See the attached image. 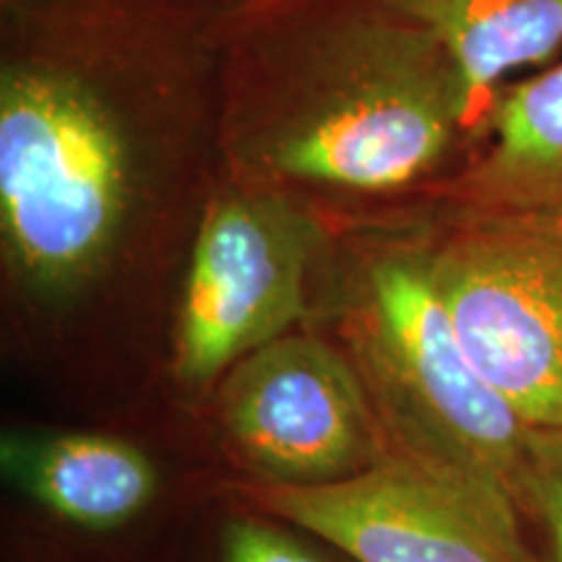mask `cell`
I'll return each instance as SVG.
<instances>
[{
  "mask_svg": "<svg viewBox=\"0 0 562 562\" xmlns=\"http://www.w3.org/2000/svg\"><path fill=\"white\" fill-rule=\"evenodd\" d=\"M232 128L237 161L261 178L389 193L440 172L472 117L440 42L357 0L273 47Z\"/></svg>",
  "mask_w": 562,
  "mask_h": 562,
  "instance_id": "1",
  "label": "cell"
},
{
  "mask_svg": "<svg viewBox=\"0 0 562 562\" xmlns=\"http://www.w3.org/2000/svg\"><path fill=\"white\" fill-rule=\"evenodd\" d=\"M341 331L389 453L482 484L521 513L533 430L469 357L425 245L385 248L360 266Z\"/></svg>",
  "mask_w": 562,
  "mask_h": 562,
  "instance_id": "2",
  "label": "cell"
},
{
  "mask_svg": "<svg viewBox=\"0 0 562 562\" xmlns=\"http://www.w3.org/2000/svg\"><path fill=\"white\" fill-rule=\"evenodd\" d=\"M131 151L89 83L13 66L0 79V232L16 277L63 294L108 261L131 209Z\"/></svg>",
  "mask_w": 562,
  "mask_h": 562,
  "instance_id": "3",
  "label": "cell"
},
{
  "mask_svg": "<svg viewBox=\"0 0 562 562\" xmlns=\"http://www.w3.org/2000/svg\"><path fill=\"white\" fill-rule=\"evenodd\" d=\"M425 252L482 375L531 430H562V214L446 209Z\"/></svg>",
  "mask_w": 562,
  "mask_h": 562,
  "instance_id": "4",
  "label": "cell"
},
{
  "mask_svg": "<svg viewBox=\"0 0 562 562\" xmlns=\"http://www.w3.org/2000/svg\"><path fill=\"white\" fill-rule=\"evenodd\" d=\"M321 227L277 191H243L203 211L175 326L172 375L214 389L243 357L294 331Z\"/></svg>",
  "mask_w": 562,
  "mask_h": 562,
  "instance_id": "5",
  "label": "cell"
},
{
  "mask_svg": "<svg viewBox=\"0 0 562 562\" xmlns=\"http://www.w3.org/2000/svg\"><path fill=\"white\" fill-rule=\"evenodd\" d=\"M216 425L224 451L258 484L341 482L389 453L347 351L297 328L216 383Z\"/></svg>",
  "mask_w": 562,
  "mask_h": 562,
  "instance_id": "6",
  "label": "cell"
},
{
  "mask_svg": "<svg viewBox=\"0 0 562 562\" xmlns=\"http://www.w3.org/2000/svg\"><path fill=\"white\" fill-rule=\"evenodd\" d=\"M240 492L266 516L300 526L355 562H539L510 501L393 453L341 482H248Z\"/></svg>",
  "mask_w": 562,
  "mask_h": 562,
  "instance_id": "7",
  "label": "cell"
},
{
  "mask_svg": "<svg viewBox=\"0 0 562 562\" xmlns=\"http://www.w3.org/2000/svg\"><path fill=\"white\" fill-rule=\"evenodd\" d=\"M476 133L482 144L440 186L442 209L562 214V60L508 83Z\"/></svg>",
  "mask_w": 562,
  "mask_h": 562,
  "instance_id": "8",
  "label": "cell"
},
{
  "mask_svg": "<svg viewBox=\"0 0 562 562\" xmlns=\"http://www.w3.org/2000/svg\"><path fill=\"white\" fill-rule=\"evenodd\" d=\"M440 42L467 94L472 128L529 66L562 50V0H381Z\"/></svg>",
  "mask_w": 562,
  "mask_h": 562,
  "instance_id": "9",
  "label": "cell"
},
{
  "mask_svg": "<svg viewBox=\"0 0 562 562\" xmlns=\"http://www.w3.org/2000/svg\"><path fill=\"white\" fill-rule=\"evenodd\" d=\"M19 474L47 510L83 529H115L136 518L159 487L149 456L112 435H58L24 456Z\"/></svg>",
  "mask_w": 562,
  "mask_h": 562,
  "instance_id": "10",
  "label": "cell"
},
{
  "mask_svg": "<svg viewBox=\"0 0 562 562\" xmlns=\"http://www.w3.org/2000/svg\"><path fill=\"white\" fill-rule=\"evenodd\" d=\"M524 524L544 542L539 562H562V430H533L521 492Z\"/></svg>",
  "mask_w": 562,
  "mask_h": 562,
  "instance_id": "11",
  "label": "cell"
},
{
  "mask_svg": "<svg viewBox=\"0 0 562 562\" xmlns=\"http://www.w3.org/2000/svg\"><path fill=\"white\" fill-rule=\"evenodd\" d=\"M227 562H321L290 537L256 521H237L224 539Z\"/></svg>",
  "mask_w": 562,
  "mask_h": 562,
  "instance_id": "12",
  "label": "cell"
}]
</instances>
